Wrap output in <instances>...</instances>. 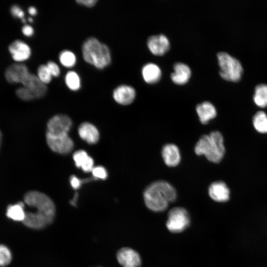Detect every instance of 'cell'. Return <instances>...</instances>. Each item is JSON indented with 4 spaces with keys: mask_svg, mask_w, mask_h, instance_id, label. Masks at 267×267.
Returning a JSON list of instances; mask_svg holds the SVG:
<instances>
[{
    "mask_svg": "<svg viewBox=\"0 0 267 267\" xmlns=\"http://www.w3.org/2000/svg\"><path fill=\"white\" fill-rule=\"evenodd\" d=\"M143 197L149 209L159 212L165 210L170 203L175 201L177 192L171 184L159 180L152 183L145 188Z\"/></svg>",
    "mask_w": 267,
    "mask_h": 267,
    "instance_id": "cell-1",
    "label": "cell"
},
{
    "mask_svg": "<svg viewBox=\"0 0 267 267\" xmlns=\"http://www.w3.org/2000/svg\"><path fill=\"white\" fill-rule=\"evenodd\" d=\"M194 150L197 155H204L212 162H220L225 153L222 134L218 131H213L203 135L196 143Z\"/></svg>",
    "mask_w": 267,
    "mask_h": 267,
    "instance_id": "cell-2",
    "label": "cell"
},
{
    "mask_svg": "<svg viewBox=\"0 0 267 267\" xmlns=\"http://www.w3.org/2000/svg\"><path fill=\"white\" fill-rule=\"evenodd\" d=\"M82 54L86 62L99 69L105 68L111 62L108 47L93 37L87 39L83 43Z\"/></svg>",
    "mask_w": 267,
    "mask_h": 267,
    "instance_id": "cell-3",
    "label": "cell"
},
{
    "mask_svg": "<svg viewBox=\"0 0 267 267\" xmlns=\"http://www.w3.org/2000/svg\"><path fill=\"white\" fill-rule=\"evenodd\" d=\"M24 201L26 205L36 209L35 212L53 221L55 207L47 195L39 191H31L25 194Z\"/></svg>",
    "mask_w": 267,
    "mask_h": 267,
    "instance_id": "cell-4",
    "label": "cell"
},
{
    "mask_svg": "<svg viewBox=\"0 0 267 267\" xmlns=\"http://www.w3.org/2000/svg\"><path fill=\"white\" fill-rule=\"evenodd\" d=\"M23 86L16 90L17 96L22 100L29 101L43 97L47 91V87L37 75L31 73L21 83Z\"/></svg>",
    "mask_w": 267,
    "mask_h": 267,
    "instance_id": "cell-5",
    "label": "cell"
},
{
    "mask_svg": "<svg viewBox=\"0 0 267 267\" xmlns=\"http://www.w3.org/2000/svg\"><path fill=\"white\" fill-rule=\"evenodd\" d=\"M217 57L220 67V76L224 80L238 81L242 75L243 68L240 62L225 52H219Z\"/></svg>",
    "mask_w": 267,
    "mask_h": 267,
    "instance_id": "cell-6",
    "label": "cell"
},
{
    "mask_svg": "<svg viewBox=\"0 0 267 267\" xmlns=\"http://www.w3.org/2000/svg\"><path fill=\"white\" fill-rule=\"evenodd\" d=\"M190 222V217L186 210L175 207L169 212L166 227L171 232L179 233L186 229Z\"/></svg>",
    "mask_w": 267,
    "mask_h": 267,
    "instance_id": "cell-7",
    "label": "cell"
},
{
    "mask_svg": "<svg viewBox=\"0 0 267 267\" xmlns=\"http://www.w3.org/2000/svg\"><path fill=\"white\" fill-rule=\"evenodd\" d=\"M46 142L53 151L59 154H67L74 147V142L68 134L52 135L46 133Z\"/></svg>",
    "mask_w": 267,
    "mask_h": 267,
    "instance_id": "cell-8",
    "label": "cell"
},
{
    "mask_svg": "<svg viewBox=\"0 0 267 267\" xmlns=\"http://www.w3.org/2000/svg\"><path fill=\"white\" fill-rule=\"evenodd\" d=\"M72 124L71 119L65 115H57L47 122L46 133L52 135L68 134Z\"/></svg>",
    "mask_w": 267,
    "mask_h": 267,
    "instance_id": "cell-9",
    "label": "cell"
},
{
    "mask_svg": "<svg viewBox=\"0 0 267 267\" xmlns=\"http://www.w3.org/2000/svg\"><path fill=\"white\" fill-rule=\"evenodd\" d=\"M30 73L25 64L16 63L10 65L6 68L4 76L6 81L9 83L21 84Z\"/></svg>",
    "mask_w": 267,
    "mask_h": 267,
    "instance_id": "cell-10",
    "label": "cell"
},
{
    "mask_svg": "<svg viewBox=\"0 0 267 267\" xmlns=\"http://www.w3.org/2000/svg\"><path fill=\"white\" fill-rule=\"evenodd\" d=\"M117 259L123 267H140L141 265L139 254L129 247L120 249L117 252Z\"/></svg>",
    "mask_w": 267,
    "mask_h": 267,
    "instance_id": "cell-11",
    "label": "cell"
},
{
    "mask_svg": "<svg viewBox=\"0 0 267 267\" xmlns=\"http://www.w3.org/2000/svg\"><path fill=\"white\" fill-rule=\"evenodd\" d=\"M8 48L12 59L18 63L27 60L31 56L30 47L20 40H16L11 43Z\"/></svg>",
    "mask_w": 267,
    "mask_h": 267,
    "instance_id": "cell-12",
    "label": "cell"
},
{
    "mask_svg": "<svg viewBox=\"0 0 267 267\" xmlns=\"http://www.w3.org/2000/svg\"><path fill=\"white\" fill-rule=\"evenodd\" d=\"M147 44L149 50L155 55H161L170 48V42L164 34L152 35L148 37Z\"/></svg>",
    "mask_w": 267,
    "mask_h": 267,
    "instance_id": "cell-13",
    "label": "cell"
},
{
    "mask_svg": "<svg viewBox=\"0 0 267 267\" xmlns=\"http://www.w3.org/2000/svg\"><path fill=\"white\" fill-rule=\"evenodd\" d=\"M135 90L130 86L122 85L113 90L114 99L119 104L126 105L131 104L135 97Z\"/></svg>",
    "mask_w": 267,
    "mask_h": 267,
    "instance_id": "cell-14",
    "label": "cell"
},
{
    "mask_svg": "<svg viewBox=\"0 0 267 267\" xmlns=\"http://www.w3.org/2000/svg\"><path fill=\"white\" fill-rule=\"evenodd\" d=\"M209 195L215 201L224 202L229 198V189L223 181H218L212 183L209 187Z\"/></svg>",
    "mask_w": 267,
    "mask_h": 267,
    "instance_id": "cell-15",
    "label": "cell"
},
{
    "mask_svg": "<svg viewBox=\"0 0 267 267\" xmlns=\"http://www.w3.org/2000/svg\"><path fill=\"white\" fill-rule=\"evenodd\" d=\"M52 222V221L46 217L32 212H26L25 219L23 222L25 226L35 229L44 228Z\"/></svg>",
    "mask_w": 267,
    "mask_h": 267,
    "instance_id": "cell-16",
    "label": "cell"
},
{
    "mask_svg": "<svg viewBox=\"0 0 267 267\" xmlns=\"http://www.w3.org/2000/svg\"><path fill=\"white\" fill-rule=\"evenodd\" d=\"M173 67L174 72L171 74L172 81L178 85L187 83L191 74L189 67L184 63L178 62L174 64Z\"/></svg>",
    "mask_w": 267,
    "mask_h": 267,
    "instance_id": "cell-17",
    "label": "cell"
},
{
    "mask_svg": "<svg viewBox=\"0 0 267 267\" xmlns=\"http://www.w3.org/2000/svg\"><path fill=\"white\" fill-rule=\"evenodd\" d=\"M162 155L165 163L169 167L177 166L180 161V154L178 146L174 144L164 145L162 150Z\"/></svg>",
    "mask_w": 267,
    "mask_h": 267,
    "instance_id": "cell-18",
    "label": "cell"
},
{
    "mask_svg": "<svg viewBox=\"0 0 267 267\" xmlns=\"http://www.w3.org/2000/svg\"><path fill=\"white\" fill-rule=\"evenodd\" d=\"M78 133L81 138L89 144L96 143L99 139L97 129L89 122H84L80 125Z\"/></svg>",
    "mask_w": 267,
    "mask_h": 267,
    "instance_id": "cell-19",
    "label": "cell"
},
{
    "mask_svg": "<svg viewBox=\"0 0 267 267\" xmlns=\"http://www.w3.org/2000/svg\"><path fill=\"white\" fill-rule=\"evenodd\" d=\"M196 110L199 120L203 124H207L217 115L215 106L209 101H204L198 104L196 106Z\"/></svg>",
    "mask_w": 267,
    "mask_h": 267,
    "instance_id": "cell-20",
    "label": "cell"
},
{
    "mask_svg": "<svg viewBox=\"0 0 267 267\" xmlns=\"http://www.w3.org/2000/svg\"><path fill=\"white\" fill-rule=\"evenodd\" d=\"M73 157L76 167L82 169L85 172H91L94 167L93 160L84 150L77 151Z\"/></svg>",
    "mask_w": 267,
    "mask_h": 267,
    "instance_id": "cell-21",
    "label": "cell"
},
{
    "mask_svg": "<svg viewBox=\"0 0 267 267\" xmlns=\"http://www.w3.org/2000/svg\"><path fill=\"white\" fill-rule=\"evenodd\" d=\"M142 75L146 82L155 83L161 78V71L157 64L154 63H147L142 67Z\"/></svg>",
    "mask_w": 267,
    "mask_h": 267,
    "instance_id": "cell-22",
    "label": "cell"
},
{
    "mask_svg": "<svg viewBox=\"0 0 267 267\" xmlns=\"http://www.w3.org/2000/svg\"><path fill=\"white\" fill-rule=\"evenodd\" d=\"M25 205L22 202L8 205L6 209L7 217L16 222H23L26 216Z\"/></svg>",
    "mask_w": 267,
    "mask_h": 267,
    "instance_id": "cell-23",
    "label": "cell"
},
{
    "mask_svg": "<svg viewBox=\"0 0 267 267\" xmlns=\"http://www.w3.org/2000/svg\"><path fill=\"white\" fill-rule=\"evenodd\" d=\"M253 100L259 107L267 106V85L260 84L256 87Z\"/></svg>",
    "mask_w": 267,
    "mask_h": 267,
    "instance_id": "cell-24",
    "label": "cell"
},
{
    "mask_svg": "<svg viewBox=\"0 0 267 267\" xmlns=\"http://www.w3.org/2000/svg\"><path fill=\"white\" fill-rule=\"evenodd\" d=\"M255 129L259 133H267V115L263 111L257 112L253 119Z\"/></svg>",
    "mask_w": 267,
    "mask_h": 267,
    "instance_id": "cell-25",
    "label": "cell"
},
{
    "mask_svg": "<svg viewBox=\"0 0 267 267\" xmlns=\"http://www.w3.org/2000/svg\"><path fill=\"white\" fill-rule=\"evenodd\" d=\"M65 82L67 87L71 90L77 91L81 88L80 78L78 73L74 71H70L67 73Z\"/></svg>",
    "mask_w": 267,
    "mask_h": 267,
    "instance_id": "cell-26",
    "label": "cell"
},
{
    "mask_svg": "<svg viewBox=\"0 0 267 267\" xmlns=\"http://www.w3.org/2000/svg\"><path fill=\"white\" fill-rule=\"evenodd\" d=\"M60 63L65 67L71 68L76 63L77 58L75 54L71 51L64 50L59 55Z\"/></svg>",
    "mask_w": 267,
    "mask_h": 267,
    "instance_id": "cell-27",
    "label": "cell"
},
{
    "mask_svg": "<svg viewBox=\"0 0 267 267\" xmlns=\"http://www.w3.org/2000/svg\"><path fill=\"white\" fill-rule=\"evenodd\" d=\"M12 258L10 249L6 246L0 244V267L8 266L11 262Z\"/></svg>",
    "mask_w": 267,
    "mask_h": 267,
    "instance_id": "cell-28",
    "label": "cell"
},
{
    "mask_svg": "<svg viewBox=\"0 0 267 267\" xmlns=\"http://www.w3.org/2000/svg\"><path fill=\"white\" fill-rule=\"evenodd\" d=\"M37 76L39 80L45 85L51 82L52 77L45 64H42L38 67Z\"/></svg>",
    "mask_w": 267,
    "mask_h": 267,
    "instance_id": "cell-29",
    "label": "cell"
},
{
    "mask_svg": "<svg viewBox=\"0 0 267 267\" xmlns=\"http://www.w3.org/2000/svg\"><path fill=\"white\" fill-rule=\"evenodd\" d=\"M91 172L95 179H105L107 177V173L106 169L102 166L93 167Z\"/></svg>",
    "mask_w": 267,
    "mask_h": 267,
    "instance_id": "cell-30",
    "label": "cell"
},
{
    "mask_svg": "<svg viewBox=\"0 0 267 267\" xmlns=\"http://www.w3.org/2000/svg\"><path fill=\"white\" fill-rule=\"evenodd\" d=\"M95 178L92 177L91 178H86L85 179H80L76 176L73 175L70 178V182L71 186L74 189H78L83 182H89Z\"/></svg>",
    "mask_w": 267,
    "mask_h": 267,
    "instance_id": "cell-31",
    "label": "cell"
},
{
    "mask_svg": "<svg viewBox=\"0 0 267 267\" xmlns=\"http://www.w3.org/2000/svg\"><path fill=\"white\" fill-rule=\"evenodd\" d=\"M10 12L13 16L21 19L23 22H26V20L24 18V12L18 5H12L10 8Z\"/></svg>",
    "mask_w": 267,
    "mask_h": 267,
    "instance_id": "cell-32",
    "label": "cell"
},
{
    "mask_svg": "<svg viewBox=\"0 0 267 267\" xmlns=\"http://www.w3.org/2000/svg\"><path fill=\"white\" fill-rule=\"evenodd\" d=\"M46 65L52 77H57L60 75V69L55 62L52 61H49Z\"/></svg>",
    "mask_w": 267,
    "mask_h": 267,
    "instance_id": "cell-33",
    "label": "cell"
},
{
    "mask_svg": "<svg viewBox=\"0 0 267 267\" xmlns=\"http://www.w3.org/2000/svg\"><path fill=\"white\" fill-rule=\"evenodd\" d=\"M77 3L88 7H93L97 2L96 0H78L76 1Z\"/></svg>",
    "mask_w": 267,
    "mask_h": 267,
    "instance_id": "cell-34",
    "label": "cell"
},
{
    "mask_svg": "<svg viewBox=\"0 0 267 267\" xmlns=\"http://www.w3.org/2000/svg\"><path fill=\"white\" fill-rule=\"evenodd\" d=\"M22 33L27 37H31L34 33L33 28L29 25H25L22 28Z\"/></svg>",
    "mask_w": 267,
    "mask_h": 267,
    "instance_id": "cell-35",
    "label": "cell"
},
{
    "mask_svg": "<svg viewBox=\"0 0 267 267\" xmlns=\"http://www.w3.org/2000/svg\"><path fill=\"white\" fill-rule=\"evenodd\" d=\"M28 11L29 13L32 16H35L37 13V10L34 6H30L28 8Z\"/></svg>",
    "mask_w": 267,
    "mask_h": 267,
    "instance_id": "cell-36",
    "label": "cell"
},
{
    "mask_svg": "<svg viewBox=\"0 0 267 267\" xmlns=\"http://www.w3.org/2000/svg\"><path fill=\"white\" fill-rule=\"evenodd\" d=\"M78 198V193H75L74 195L73 198L70 201V204L73 206H76V203Z\"/></svg>",
    "mask_w": 267,
    "mask_h": 267,
    "instance_id": "cell-37",
    "label": "cell"
},
{
    "mask_svg": "<svg viewBox=\"0 0 267 267\" xmlns=\"http://www.w3.org/2000/svg\"><path fill=\"white\" fill-rule=\"evenodd\" d=\"M1 139H2V134H1V132L0 131V144H1Z\"/></svg>",
    "mask_w": 267,
    "mask_h": 267,
    "instance_id": "cell-38",
    "label": "cell"
},
{
    "mask_svg": "<svg viewBox=\"0 0 267 267\" xmlns=\"http://www.w3.org/2000/svg\"><path fill=\"white\" fill-rule=\"evenodd\" d=\"M28 20L30 22H32L33 21V19L32 18H29Z\"/></svg>",
    "mask_w": 267,
    "mask_h": 267,
    "instance_id": "cell-39",
    "label": "cell"
}]
</instances>
